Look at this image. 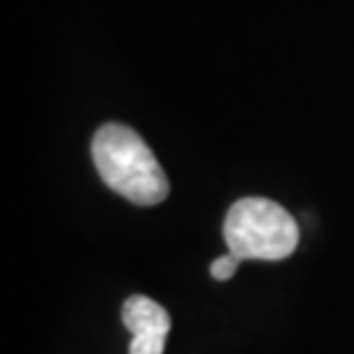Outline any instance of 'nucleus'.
<instances>
[{
    "mask_svg": "<svg viewBox=\"0 0 354 354\" xmlns=\"http://www.w3.org/2000/svg\"><path fill=\"white\" fill-rule=\"evenodd\" d=\"M92 158L102 181L134 205H158L168 197V178L155 152L134 129L105 124L92 137Z\"/></svg>",
    "mask_w": 354,
    "mask_h": 354,
    "instance_id": "f257e3e1",
    "label": "nucleus"
},
{
    "mask_svg": "<svg viewBox=\"0 0 354 354\" xmlns=\"http://www.w3.org/2000/svg\"><path fill=\"white\" fill-rule=\"evenodd\" d=\"M228 252L241 260H283L299 244V226L279 203L244 197L231 205L223 223Z\"/></svg>",
    "mask_w": 354,
    "mask_h": 354,
    "instance_id": "f03ea898",
    "label": "nucleus"
},
{
    "mask_svg": "<svg viewBox=\"0 0 354 354\" xmlns=\"http://www.w3.org/2000/svg\"><path fill=\"white\" fill-rule=\"evenodd\" d=\"M124 326L131 330V336H168L171 330V315L163 304H158L150 297H129L124 302Z\"/></svg>",
    "mask_w": 354,
    "mask_h": 354,
    "instance_id": "7ed1b4c3",
    "label": "nucleus"
},
{
    "mask_svg": "<svg viewBox=\"0 0 354 354\" xmlns=\"http://www.w3.org/2000/svg\"><path fill=\"white\" fill-rule=\"evenodd\" d=\"M241 266V257L234 252L223 254V257H218V260H213V266H210V276H213L215 281H228L234 273H236V268Z\"/></svg>",
    "mask_w": 354,
    "mask_h": 354,
    "instance_id": "20e7f679",
    "label": "nucleus"
},
{
    "mask_svg": "<svg viewBox=\"0 0 354 354\" xmlns=\"http://www.w3.org/2000/svg\"><path fill=\"white\" fill-rule=\"evenodd\" d=\"M165 336H134L129 354H163Z\"/></svg>",
    "mask_w": 354,
    "mask_h": 354,
    "instance_id": "39448f33",
    "label": "nucleus"
}]
</instances>
